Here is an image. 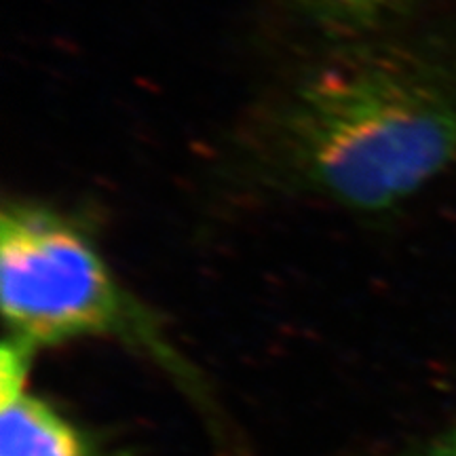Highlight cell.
I'll list each match as a JSON object with an SVG mask.
<instances>
[{
	"label": "cell",
	"instance_id": "obj_4",
	"mask_svg": "<svg viewBox=\"0 0 456 456\" xmlns=\"http://www.w3.org/2000/svg\"><path fill=\"white\" fill-rule=\"evenodd\" d=\"M309 26L346 45L380 37L423 0H289Z\"/></svg>",
	"mask_w": 456,
	"mask_h": 456
},
{
	"label": "cell",
	"instance_id": "obj_1",
	"mask_svg": "<svg viewBox=\"0 0 456 456\" xmlns=\"http://www.w3.org/2000/svg\"><path fill=\"white\" fill-rule=\"evenodd\" d=\"M340 47L271 108L266 161L300 195L391 214L456 169V60L379 37Z\"/></svg>",
	"mask_w": 456,
	"mask_h": 456
},
{
	"label": "cell",
	"instance_id": "obj_2",
	"mask_svg": "<svg viewBox=\"0 0 456 456\" xmlns=\"http://www.w3.org/2000/svg\"><path fill=\"white\" fill-rule=\"evenodd\" d=\"M0 296L9 340L30 351L114 336L175 362L151 315L118 283L85 220L51 203L24 197L3 203Z\"/></svg>",
	"mask_w": 456,
	"mask_h": 456
},
{
	"label": "cell",
	"instance_id": "obj_3",
	"mask_svg": "<svg viewBox=\"0 0 456 456\" xmlns=\"http://www.w3.org/2000/svg\"><path fill=\"white\" fill-rule=\"evenodd\" d=\"M30 349L4 340L0 359V456H91L81 431L28 389Z\"/></svg>",
	"mask_w": 456,
	"mask_h": 456
},
{
	"label": "cell",
	"instance_id": "obj_5",
	"mask_svg": "<svg viewBox=\"0 0 456 456\" xmlns=\"http://www.w3.org/2000/svg\"><path fill=\"white\" fill-rule=\"evenodd\" d=\"M427 456H456V429L448 437H444Z\"/></svg>",
	"mask_w": 456,
	"mask_h": 456
}]
</instances>
